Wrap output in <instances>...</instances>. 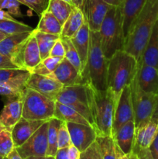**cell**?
Listing matches in <instances>:
<instances>
[{"mask_svg": "<svg viewBox=\"0 0 158 159\" xmlns=\"http://www.w3.org/2000/svg\"><path fill=\"white\" fill-rule=\"evenodd\" d=\"M54 117L66 123H76L91 126L90 123L76 110L57 101H56Z\"/></svg>", "mask_w": 158, "mask_h": 159, "instance_id": "26", "label": "cell"}, {"mask_svg": "<svg viewBox=\"0 0 158 159\" xmlns=\"http://www.w3.org/2000/svg\"><path fill=\"white\" fill-rule=\"evenodd\" d=\"M21 3L18 0H0V9L7 10V12L12 16H22L20 10Z\"/></svg>", "mask_w": 158, "mask_h": 159, "instance_id": "39", "label": "cell"}, {"mask_svg": "<svg viewBox=\"0 0 158 159\" xmlns=\"http://www.w3.org/2000/svg\"><path fill=\"white\" fill-rule=\"evenodd\" d=\"M103 1L110 6H116V7L122 6V2H123V0H103Z\"/></svg>", "mask_w": 158, "mask_h": 159, "instance_id": "50", "label": "cell"}, {"mask_svg": "<svg viewBox=\"0 0 158 159\" xmlns=\"http://www.w3.org/2000/svg\"><path fill=\"white\" fill-rule=\"evenodd\" d=\"M26 87L56 101L64 85L50 76L31 73L26 82Z\"/></svg>", "mask_w": 158, "mask_h": 159, "instance_id": "13", "label": "cell"}, {"mask_svg": "<svg viewBox=\"0 0 158 159\" xmlns=\"http://www.w3.org/2000/svg\"><path fill=\"white\" fill-rule=\"evenodd\" d=\"M153 159H158V130L156 137L149 148Z\"/></svg>", "mask_w": 158, "mask_h": 159, "instance_id": "46", "label": "cell"}, {"mask_svg": "<svg viewBox=\"0 0 158 159\" xmlns=\"http://www.w3.org/2000/svg\"><path fill=\"white\" fill-rule=\"evenodd\" d=\"M26 89V82L14 81V82L0 83V95L9 98L23 96Z\"/></svg>", "mask_w": 158, "mask_h": 159, "instance_id": "32", "label": "cell"}, {"mask_svg": "<svg viewBox=\"0 0 158 159\" xmlns=\"http://www.w3.org/2000/svg\"><path fill=\"white\" fill-rule=\"evenodd\" d=\"M158 20V0H147L132 24L125 39L123 50L139 61Z\"/></svg>", "mask_w": 158, "mask_h": 159, "instance_id": "1", "label": "cell"}, {"mask_svg": "<svg viewBox=\"0 0 158 159\" xmlns=\"http://www.w3.org/2000/svg\"><path fill=\"white\" fill-rule=\"evenodd\" d=\"M15 19L7 11L0 9V20H15Z\"/></svg>", "mask_w": 158, "mask_h": 159, "instance_id": "49", "label": "cell"}, {"mask_svg": "<svg viewBox=\"0 0 158 159\" xmlns=\"http://www.w3.org/2000/svg\"><path fill=\"white\" fill-rule=\"evenodd\" d=\"M73 145L81 152L86 150L97 138V133L93 127L76 123H67Z\"/></svg>", "mask_w": 158, "mask_h": 159, "instance_id": "14", "label": "cell"}, {"mask_svg": "<svg viewBox=\"0 0 158 159\" xmlns=\"http://www.w3.org/2000/svg\"><path fill=\"white\" fill-rule=\"evenodd\" d=\"M31 72L23 68H3L0 69V83L25 81L27 82Z\"/></svg>", "mask_w": 158, "mask_h": 159, "instance_id": "31", "label": "cell"}, {"mask_svg": "<svg viewBox=\"0 0 158 159\" xmlns=\"http://www.w3.org/2000/svg\"><path fill=\"white\" fill-rule=\"evenodd\" d=\"M21 4L25 5L36 12L39 16L46 9L49 0H18Z\"/></svg>", "mask_w": 158, "mask_h": 159, "instance_id": "40", "label": "cell"}, {"mask_svg": "<svg viewBox=\"0 0 158 159\" xmlns=\"http://www.w3.org/2000/svg\"><path fill=\"white\" fill-rule=\"evenodd\" d=\"M33 31L7 36L0 42V53L7 56L19 68H23V53L24 47Z\"/></svg>", "mask_w": 158, "mask_h": 159, "instance_id": "10", "label": "cell"}, {"mask_svg": "<svg viewBox=\"0 0 158 159\" xmlns=\"http://www.w3.org/2000/svg\"><path fill=\"white\" fill-rule=\"evenodd\" d=\"M50 56L51 57H64L65 56V50L64 47L63 43H62L61 39H58L54 43V47L51 49Z\"/></svg>", "mask_w": 158, "mask_h": 159, "instance_id": "42", "label": "cell"}, {"mask_svg": "<svg viewBox=\"0 0 158 159\" xmlns=\"http://www.w3.org/2000/svg\"><path fill=\"white\" fill-rule=\"evenodd\" d=\"M99 32L102 51L108 60L118 51L123 50L125 37L123 32V16L121 6H112L108 9Z\"/></svg>", "mask_w": 158, "mask_h": 159, "instance_id": "5", "label": "cell"}, {"mask_svg": "<svg viewBox=\"0 0 158 159\" xmlns=\"http://www.w3.org/2000/svg\"><path fill=\"white\" fill-rule=\"evenodd\" d=\"M48 76L54 78L64 86L84 84L81 73L65 57H64L56 69Z\"/></svg>", "mask_w": 158, "mask_h": 159, "instance_id": "15", "label": "cell"}, {"mask_svg": "<svg viewBox=\"0 0 158 159\" xmlns=\"http://www.w3.org/2000/svg\"><path fill=\"white\" fill-rule=\"evenodd\" d=\"M88 93V108L92 118V127L98 136H112L116 103L108 90L99 91L88 82L84 83Z\"/></svg>", "mask_w": 158, "mask_h": 159, "instance_id": "3", "label": "cell"}, {"mask_svg": "<svg viewBox=\"0 0 158 159\" xmlns=\"http://www.w3.org/2000/svg\"><path fill=\"white\" fill-rule=\"evenodd\" d=\"M85 23V17L81 9L74 6L71 14L62 26L60 37L71 39Z\"/></svg>", "mask_w": 158, "mask_h": 159, "instance_id": "25", "label": "cell"}, {"mask_svg": "<svg viewBox=\"0 0 158 159\" xmlns=\"http://www.w3.org/2000/svg\"><path fill=\"white\" fill-rule=\"evenodd\" d=\"M135 135V121L130 120L119 127L112 137L121 151L125 155H129L133 152L134 148Z\"/></svg>", "mask_w": 158, "mask_h": 159, "instance_id": "19", "label": "cell"}, {"mask_svg": "<svg viewBox=\"0 0 158 159\" xmlns=\"http://www.w3.org/2000/svg\"><path fill=\"white\" fill-rule=\"evenodd\" d=\"M133 152H134L137 155L139 159H153L149 148H133Z\"/></svg>", "mask_w": 158, "mask_h": 159, "instance_id": "44", "label": "cell"}, {"mask_svg": "<svg viewBox=\"0 0 158 159\" xmlns=\"http://www.w3.org/2000/svg\"><path fill=\"white\" fill-rule=\"evenodd\" d=\"M136 79L139 88L144 92L158 93V69L148 65L138 63ZM158 95V94H157Z\"/></svg>", "mask_w": 158, "mask_h": 159, "instance_id": "18", "label": "cell"}, {"mask_svg": "<svg viewBox=\"0 0 158 159\" xmlns=\"http://www.w3.org/2000/svg\"><path fill=\"white\" fill-rule=\"evenodd\" d=\"M68 148H60L58 149L55 155L56 159H68Z\"/></svg>", "mask_w": 158, "mask_h": 159, "instance_id": "48", "label": "cell"}, {"mask_svg": "<svg viewBox=\"0 0 158 159\" xmlns=\"http://www.w3.org/2000/svg\"><path fill=\"white\" fill-rule=\"evenodd\" d=\"M56 101L74 109L92 126V118L88 108V93L85 84L64 86Z\"/></svg>", "mask_w": 158, "mask_h": 159, "instance_id": "8", "label": "cell"}, {"mask_svg": "<svg viewBox=\"0 0 158 159\" xmlns=\"http://www.w3.org/2000/svg\"><path fill=\"white\" fill-rule=\"evenodd\" d=\"M129 85L136 130L147 124L153 117L158 102V95L147 93L141 89L136 76Z\"/></svg>", "mask_w": 158, "mask_h": 159, "instance_id": "7", "label": "cell"}, {"mask_svg": "<svg viewBox=\"0 0 158 159\" xmlns=\"http://www.w3.org/2000/svg\"><path fill=\"white\" fill-rule=\"evenodd\" d=\"M130 120H134L133 103L130 85H127L122 89L115 107L113 116L112 136L120 127Z\"/></svg>", "mask_w": 158, "mask_h": 159, "instance_id": "11", "label": "cell"}, {"mask_svg": "<svg viewBox=\"0 0 158 159\" xmlns=\"http://www.w3.org/2000/svg\"><path fill=\"white\" fill-rule=\"evenodd\" d=\"M153 116H155V117H158V102H157V104H156V110H155L154 113H153Z\"/></svg>", "mask_w": 158, "mask_h": 159, "instance_id": "55", "label": "cell"}, {"mask_svg": "<svg viewBox=\"0 0 158 159\" xmlns=\"http://www.w3.org/2000/svg\"><path fill=\"white\" fill-rule=\"evenodd\" d=\"M63 58L64 57L49 56L42 60L40 63L32 70L31 73H37L42 75H50L56 69L57 65L60 63Z\"/></svg>", "mask_w": 158, "mask_h": 159, "instance_id": "34", "label": "cell"}, {"mask_svg": "<svg viewBox=\"0 0 158 159\" xmlns=\"http://www.w3.org/2000/svg\"><path fill=\"white\" fill-rule=\"evenodd\" d=\"M139 64L148 65L158 69V20L155 23Z\"/></svg>", "mask_w": 158, "mask_h": 159, "instance_id": "22", "label": "cell"}, {"mask_svg": "<svg viewBox=\"0 0 158 159\" xmlns=\"http://www.w3.org/2000/svg\"><path fill=\"white\" fill-rule=\"evenodd\" d=\"M60 124H61V120L56 117H53L48 120V149L46 155L55 156L56 153L58 150L57 141H58V130Z\"/></svg>", "mask_w": 158, "mask_h": 159, "instance_id": "30", "label": "cell"}, {"mask_svg": "<svg viewBox=\"0 0 158 159\" xmlns=\"http://www.w3.org/2000/svg\"><path fill=\"white\" fill-rule=\"evenodd\" d=\"M80 159H102L100 149L97 141H94L86 150L81 152Z\"/></svg>", "mask_w": 158, "mask_h": 159, "instance_id": "41", "label": "cell"}, {"mask_svg": "<svg viewBox=\"0 0 158 159\" xmlns=\"http://www.w3.org/2000/svg\"><path fill=\"white\" fill-rule=\"evenodd\" d=\"M102 159H116V143L112 136H97Z\"/></svg>", "mask_w": 158, "mask_h": 159, "instance_id": "33", "label": "cell"}, {"mask_svg": "<svg viewBox=\"0 0 158 159\" xmlns=\"http://www.w3.org/2000/svg\"><path fill=\"white\" fill-rule=\"evenodd\" d=\"M26 159H56L55 156H50V155H46V156H40V157H29Z\"/></svg>", "mask_w": 158, "mask_h": 159, "instance_id": "53", "label": "cell"}, {"mask_svg": "<svg viewBox=\"0 0 158 159\" xmlns=\"http://www.w3.org/2000/svg\"><path fill=\"white\" fill-rule=\"evenodd\" d=\"M34 30V29H33ZM42 61L40 57V50L37 44V39L34 36L33 30L30 37L28 39L24 47L23 53V65L24 69L28 70L31 72L32 70L40 63Z\"/></svg>", "mask_w": 158, "mask_h": 159, "instance_id": "24", "label": "cell"}, {"mask_svg": "<svg viewBox=\"0 0 158 159\" xmlns=\"http://www.w3.org/2000/svg\"><path fill=\"white\" fill-rule=\"evenodd\" d=\"M108 60L105 57L101 46L99 31L90 33V45L88 61L82 74L84 83L88 82L99 91L107 90V71Z\"/></svg>", "mask_w": 158, "mask_h": 159, "instance_id": "4", "label": "cell"}, {"mask_svg": "<svg viewBox=\"0 0 158 159\" xmlns=\"http://www.w3.org/2000/svg\"><path fill=\"white\" fill-rule=\"evenodd\" d=\"M47 129L48 120L43 123L24 144L15 148L22 158L46 156L48 149Z\"/></svg>", "mask_w": 158, "mask_h": 159, "instance_id": "9", "label": "cell"}, {"mask_svg": "<svg viewBox=\"0 0 158 159\" xmlns=\"http://www.w3.org/2000/svg\"><path fill=\"white\" fill-rule=\"evenodd\" d=\"M111 7L103 0H83L81 11L90 30L99 31L102 21Z\"/></svg>", "mask_w": 158, "mask_h": 159, "instance_id": "12", "label": "cell"}, {"mask_svg": "<svg viewBox=\"0 0 158 159\" xmlns=\"http://www.w3.org/2000/svg\"><path fill=\"white\" fill-rule=\"evenodd\" d=\"M158 130V117L153 116L150 121L136 130L134 148H149Z\"/></svg>", "mask_w": 158, "mask_h": 159, "instance_id": "21", "label": "cell"}, {"mask_svg": "<svg viewBox=\"0 0 158 159\" xmlns=\"http://www.w3.org/2000/svg\"><path fill=\"white\" fill-rule=\"evenodd\" d=\"M64 1H66V2H69V3H71V4H72V2H71V0H64Z\"/></svg>", "mask_w": 158, "mask_h": 159, "instance_id": "58", "label": "cell"}, {"mask_svg": "<svg viewBox=\"0 0 158 159\" xmlns=\"http://www.w3.org/2000/svg\"><path fill=\"white\" fill-rule=\"evenodd\" d=\"M44 122L46 121L28 120L22 116L11 130L15 148H19L24 144Z\"/></svg>", "mask_w": 158, "mask_h": 159, "instance_id": "16", "label": "cell"}, {"mask_svg": "<svg viewBox=\"0 0 158 159\" xmlns=\"http://www.w3.org/2000/svg\"><path fill=\"white\" fill-rule=\"evenodd\" d=\"M33 34L37 39V44H38L39 50H40V57L42 60L46 57H49L51 49L54 47L58 39H60V36L55 34H46V33L40 32V31L33 30Z\"/></svg>", "mask_w": 158, "mask_h": 159, "instance_id": "29", "label": "cell"}, {"mask_svg": "<svg viewBox=\"0 0 158 159\" xmlns=\"http://www.w3.org/2000/svg\"><path fill=\"white\" fill-rule=\"evenodd\" d=\"M71 2H72L73 6L81 9L82 4H83V0H71Z\"/></svg>", "mask_w": 158, "mask_h": 159, "instance_id": "52", "label": "cell"}, {"mask_svg": "<svg viewBox=\"0 0 158 159\" xmlns=\"http://www.w3.org/2000/svg\"><path fill=\"white\" fill-rule=\"evenodd\" d=\"M56 101L27 88L23 94V116L28 120H49L54 117Z\"/></svg>", "mask_w": 158, "mask_h": 159, "instance_id": "6", "label": "cell"}, {"mask_svg": "<svg viewBox=\"0 0 158 159\" xmlns=\"http://www.w3.org/2000/svg\"><path fill=\"white\" fill-rule=\"evenodd\" d=\"M138 69V61L124 50L118 51L108 60L107 71V90L117 103L122 89L129 85Z\"/></svg>", "mask_w": 158, "mask_h": 159, "instance_id": "2", "label": "cell"}, {"mask_svg": "<svg viewBox=\"0 0 158 159\" xmlns=\"http://www.w3.org/2000/svg\"><path fill=\"white\" fill-rule=\"evenodd\" d=\"M15 148L10 130L5 129L0 133V154L5 158Z\"/></svg>", "mask_w": 158, "mask_h": 159, "instance_id": "37", "label": "cell"}, {"mask_svg": "<svg viewBox=\"0 0 158 159\" xmlns=\"http://www.w3.org/2000/svg\"><path fill=\"white\" fill-rule=\"evenodd\" d=\"M0 159H7V158H5V157H3L2 155L0 154Z\"/></svg>", "mask_w": 158, "mask_h": 159, "instance_id": "57", "label": "cell"}, {"mask_svg": "<svg viewBox=\"0 0 158 159\" xmlns=\"http://www.w3.org/2000/svg\"><path fill=\"white\" fill-rule=\"evenodd\" d=\"M116 159H139L137 155L134 152H132L129 155H125V153L121 151L116 144Z\"/></svg>", "mask_w": 158, "mask_h": 159, "instance_id": "45", "label": "cell"}, {"mask_svg": "<svg viewBox=\"0 0 158 159\" xmlns=\"http://www.w3.org/2000/svg\"><path fill=\"white\" fill-rule=\"evenodd\" d=\"M71 144L72 143L71 141V137H70L67 123L61 121L58 130V141H57L58 149L66 148L69 147Z\"/></svg>", "mask_w": 158, "mask_h": 159, "instance_id": "38", "label": "cell"}, {"mask_svg": "<svg viewBox=\"0 0 158 159\" xmlns=\"http://www.w3.org/2000/svg\"><path fill=\"white\" fill-rule=\"evenodd\" d=\"M63 43L64 47L65 50V56L64 57L72 64L73 66L81 73V60L79 57L78 54H77V50L74 48V44L71 42V39L69 38H64L60 37Z\"/></svg>", "mask_w": 158, "mask_h": 159, "instance_id": "36", "label": "cell"}, {"mask_svg": "<svg viewBox=\"0 0 158 159\" xmlns=\"http://www.w3.org/2000/svg\"><path fill=\"white\" fill-rule=\"evenodd\" d=\"M3 68H19L10 58L0 53V69Z\"/></svg>", "mask_w": 158, "mask_h": 159, "instance_id": "43", "label": "cell"}, {"mask_svg": "<svg viewBox=\"0 0 158 159\" xmlns=\"http://www.w3.org/2000/svg\"><path fill=\"white\" fill-rule=\"evenodd\" d=\"M157 94H158V93H157Z\"/></svg>", "mask_w": 158, "mask_h": 159, "instance_id": "59", "label": "cell"}, {"mask_svg": "<svg viewBox=\"0 0 158 159\" xmlns=\"http://www.w3.org/2000/svg\"><path fill=\"white\" fill-rule=\"evenodd\" d=\"M7 159H23L21 156L20 155V154L17 152L16 148H14L12 150V152L9 154L7 156Z\"/></svg>", "mask_w": 158, "mask_h": 159, "instance_id": "51", "label": "cell"}, {"mask_svg": "<svg viewBox=\"0 0 158 159\" xmlns=\"http://www.w3.org/2000/svg\"><path fill=\"white\" fill-rule=\"evenodd\" d=\"M5 127L4 126H3V124H2V122H1V120H0V133H1L2 131L3 130H5Z\"/></svg>", "mask_w": 158, "mask_h": 159, "instance_id": "56", "label": "cell"}, {"mask_svg": "<svg viewBox=\"0 0 158 159\" xmlns=\"http://www.w3.org/2000/svg\"><path fill=\"white\" fill-rule=\"evenodd\" d=\"M36 30L50 34L60 36L62 31V25L57 18L50 12L46 10L41 14Z\"/></svg>", "mask_w": 158, "mask_h": 159, "instance_id": "27", "label": "cell"}, {"mask_svg": "<svg viewBox=\"0 0 158 159\" xmlns=\"http://www.w3.org/2000/svg\"><path fill=\"white\" fill-rule=\"evenodd\" d=\"M74 6L64 0H49L46 10L50 12L63 26L72 11Z\"/></svg>", "mask_w": 158, "mask_h": 159, "instance_id": "28", "label": "cell"}, {"mask_svg": "<svg viewBox=\"0 0 158 159\" xmlns=\"http://www.w3.org/2000/svg\"><path fill=\"white\" fill-rule=\"evenodd\" d=\"M7 36H8L7 34H6L4 32H2V31L1 30H0V42H1L2 40H4V39L6 38V37H7Z\"/></svg>", "mask_w": 158, "mask_h": 159, "instance_id": "54", "label": "cell"}, {"mask_svg": "<svg viewBox=\"0 0 158 159\" xmlns=\"http://www.w3.org/2000/svg\"><path fill=\"white\" fill-rule=\"evenodd\" d=\"M23 115V96L9 98L0 113V120L7 130H12Z\"/></svg>", "mask_w": 158, "mask_h": 159, "instance_id": "17", "label": "cell"}, {"mask_svg": "<svg viewBox=\"0 0 158 159\" xmlns=\"http://www.w3.org/2000/svg\"><path fill=\"white\" fill-rule=\"evenodd\" d=\"M68 159H80L81 152L72 144L68 147Z\"/></svg>", "mask_w": 158, "mask_h": 159, "instance_id": "47", "label": "cell"}, {"mask_svg": "<svg viewBox=\"0 0 158 159\" xmlns=\"http://www.w3.org/2000/svg\"><path fill=\"white\" fill-rule=\"evenodd\" d=\"M147 0H123L121 7L123 16V32L125 39L128 35L132 24L142 10Z\"/></svg>", "mask_w": 158, "mask_h": 159, "instance_id": "23", "label": "cell"}, {"mask_svg": "<svg viewBox=\"0 0 158 159\" xmlns=\"http://www.w3.org/2000/svg\"><path fill=\"white\" fill-rule=\"evenodd\" d=\"M0 30L8 36L33 30L31 26L15 20H0Z\"/></svg>", "mask_w": 158, "mask_h": 159, "instance_id": "35", "label": "cell"}, {"mask_svg": "<svg viewBox=\"0 0 158 159\" xmlns=\"http://www.w3.org/2000/svg\"><path fill=\"white\" fill-rule=\"evenodd\" d=\"M90 33H91V30L89 29V26L88 23L85 21L81 27L71 38V42L74 44L75 49L77 50V54L80 57L81 65V76L85 71L87 61H88L90 45Z\"/></svg>", "mask_w": 158, "mask_h": 159, "instance_id": "20", "label": "cell"}]
</instances>
